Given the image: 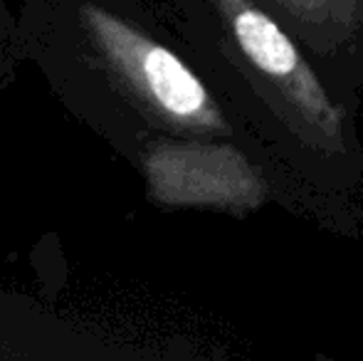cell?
I'll return each instance as SVG.
<instances>
[{
  "label": "cell",
  "mask_w": 363,
  "mask_h": 361,
  "mask_svg": "<svg viewBox=\"0 0 363 361\" xmlns=\"http://www.w3.org/2000/svg\"><path fill=\"white\" fill-rule=\"evenodd\" d=\"M79 20L91 50L99 55L109 77L148 124L176 136L238 141L262 156L291 186H296L269 156L262 141L240 119L238 111L228 104L216 84H208L206 77L193 70L176 50L148 35L136 23L99 5H84L79 10ZM306 201L316 213V226L326 231L321 208L309 196Z\"/></svg>",
  "instance_id": "cell-2"
},
{
  "label": "cell",
  "mask_w": 363,
  "mask_h": 361,
  "mask_svg": "<svg viewBox=\"0 0 363 361\" xmlns=\"http://www.w3.org/2000/svg\"><path fill=\"white\" fill-rule=\"evenodd\" d=\"M146 191L161 208H201L247 218L267 206H282L316 223L306 196L252 149L225 139L166 134L141 151Z\"/></svg>",
  "instance_id": "cell-3"
},
{
  "label": "cell",
  "mask_w": 363,
  "mask_h": 361,
  "mask_svg": "<svg viewBox=\"0 0 363 361\" xmlns=\"http://www.w3.org/2000/svg\"><path fill=\"white\" fill-rule=\"evenodd\" d=\"M220 94L326 218V231L361 235L363 139L359 104L294 33L257 0H183Z\"/></svg>",
  "instance_id": "cell-1"
},
{
  "label": "cell",
  "mask_w": 363,
  "mask_h": 361,
  "mask_svg": "<svg viewBox=\"0 0 363 361\" xmlns=\"http://www.w3.org/2000/svg\"><path fill=\"white\" fill-rule=\"evenodd\" d=\"M301 40L349 99L363 94V0H257Z\"/></svg>",
  "instance_id": "cell-4"
}]
</instances>
